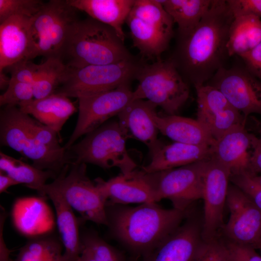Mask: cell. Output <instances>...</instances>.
I'll return each instance as SVG.
<instances>
[{
	"label": "cell",
	"mask_w": 261,
	"mask_h": 261,
	"mask_svg": "<svg viewBox=\"0 0 261 261\" xmlns=\"http://www.w3.org/2000/svg\"><path fill=\"white\" fill-rule=\"evenodd\" d=\"M259 133H260V138H261V129L259 131Z\"/></svg>",
	"instance_id": "681fc988"
},
{
	"label": "cell",
	"mask_w": 261,
	"mask_h": 261,
	"mask_svg": "<svg viewBox=\"0 0 261 261\" xmlns=\"http://www.w3.org/2000/svg\"><path fill=\"white\" fill-rule=\"evenodd\" d=\"M258 138L249 133L245 124L231 129L210 146V158L230 170L231 175L247 174L250 171V159Z\"/></svg>",
	"instance_id": "d6986e66"
},
{
	"label": "cell",
	"mask_w": 261,
	"mask_h": 261,
	"mask_svg": "<svg viewBox=\"0 0 261 261\" xmlns=\"http://www.w3.org/2000/svg\"><path fill=\"white\" fill-rule=\"evenodd\" d=\"M70 5L111 27L124 42L123 26L135 0H67Z\"/></svg>",
	"instance_id": "484cf974"
},
{
	"label": "cell",
	"mask_w": 261,
	"mask_h": 261,
	"mask_svg": "<svg viewBox=\"0 0 261 261\" xmlns=\"http://www.w3.org/2000/svg\"><path fill=\"white\" fill-rule=\"evenodd\" d=\"M230 182L241 190L261 210V186L247 174H232Z\"/></svg>",
	"instance_id": "8d00e7d4"
},
{
	"label": "cell",
	"mask_w": 261,
	"mask_h": 261,
	"mask_svg": "<svg viewBox=\"0 0 261 261\" xmlns=\"http://www.w3.org/2000/svg\"><path fill=\"white\" fill-rule=\"evenodd\" d=\"M208 159L171 169L144 172L159 202L169 199L173 207L186 211L194 202L202 199L203 177Z\"/></svg>",
	"instance_id": "8fae6325"
},
{
	"label": "cell",
	"mask_w": 261,
	"mask_h": 261,
	"mask_svg": "<svg viewBox=\"0 0 261 261\" xmlns=\"http://www.w3.org/2000/svg\"><path fill=\"white\" fill-rule=\"evenodd\" d=\"M44 3L40 0H0V24L14 15L32 18Z\"/></svg>",
	"instance_id": "d6a6232c"
},
{
	"label": "cell",
	"mask_w": 261,
	"mask_h": 261,
	"mask_svg": "<svg viewBox=\"0 0 261 261\" xmlns=\"http://www.w3.org/2000/svg\"><path fill=\"white\" fill-rule=\"evenodd\" d=\"M38 191L40 195L50 199L54 206L60 242L64 248L63 261H77L83 245L79 234L78 220L73 210L57 192L44 186Z\"/></svg>",
	"instance_id": "603a6c76"
},
{
	"label": "cell",
	"mask_w": 261,
	"mask_h": 261,
	"mask_svg": "<svg viewBox=\"0 0 261 261\" xmlns=\"http://www.w3.org/2000/svg\"><path fill=\"white\" fill-rule=\"evenodd\" d=\"M142 63L133 57L110 64L67 67L61 84L54 94L79 98L130 84L135 79Z\"/></svg>",
	"instance_id": "9c48e42d"
},
{
	"label": "cell",
	"mask_w": 261,
	"mask_h": 261,
	"mask_svg": "<svg viewBox=\"0 0 261 261\" xmlns=\"http://www.w3.org/2000/svg\"><path fill=\"white\" fill-rule=\"evenodd\" d=\"M108 226L114 236L135 257L148 253L174 232L188 214L157 203L134 206H106Z\"/></svg>",
	"instance_id": "7a4b0ae2"
},
{
	"label": "cell",
	"mask_w": 261,
	"mask_h": 261,
	"mask_svg": "<svg viewBox=\"0 0 261 261\" xmlns=\"http://www.w3.org/2000/svg\"><path fill=\"white\" fill-rule=\"evenodd\" d=\"M35 120L17 106H6L0 115L1 145L16 151L33 161V166L56 173L71 164L72 158L65 147L61 150L49 148L39 142L32 132Z\"/></svg>",
	"instance_id": "277c9868"
},
{
	"label": "cell",
	"mask_w": 261,
	"mask_h": 261,
	"mask_svg": "<svg viewBox=\"0 0 261 261\" xmlns=\"http://www.w3.org/2000/svg\"><path fill=\"white\" fill-rule=\"evenodd\" d=\"M157 107L148 100H135L117 115L128 137H132L144 143L151 157L163 145L158 139L159 130L153 119Z\"/></svg>",
	"instance_id": "44dd1931"
},
{
	"label": "cell",
	"mask_w": 261,
	"mask_h": 261,
	"mask_svg": "<svg viewBox=\"0 0 261 261\" xmlns=\"http://www.w3.org/2000/svg\"><path fill=\"white\" fill-rule=\"evenodd\" d=\"M5 215L4 213L0 216V261H9L10 251L7 248L3 238V228L4 221L5 220Z\"/></svg>",
	"instance_id": "ee69618b"
},
{
	"label": "cell",
	"mask_w": 261,
	"mask_h": 261,
	"mask_svg": "<svg viewBox=\"0 0 261 261\" xmlns=\"http://www.w3.org/2000/svg\"><path fill=\"white\" fill-rule=\"evenodd\" d=\"M231 174L230 169L217 160L210 158L207 160L202 197L204 203L202 234L205 242L221 235Z\"/></svg>",
	"instance_id": "5bb4252c"
},
{
	"label": "cell",
	"mask_w": 261,
	"mask_h": 261,
	"mask_svg": "<svg viewBox=\"0 0 261 261\" xmlns=\"http://www.w3.org/2000/svg\"><path fill=\"white\" fill-rule=\"evenodd\" d=\"M10 79L4 74L3 71L0 72V87L1 89H6L9 86Z\"/></svg>",
	"instance_id": "7dc6e473"
},
{
	"label": "cell",
	"mask_w": 261,
	"mask_h": 261,
	"mask_svg": "<svg viewBox=\"0 0 261 261\" xmlns=\"http://www.w3.org/2000/svg\"><path fill=\"white\" fill-rule=\"evenodd\" d=\"M82 245L83 249L77 261H96L90 249L83 244Z\"/></svg>",
	"instance_id": "bcb514c9"
},
{
	"label": "cell",
	"mask_w": 261,
	"mask_h": 261,
	"mask_svg": "<svg viewBox=\"0 0 261 261\" xmlns=\"http://www.w3.org/2000/svg\"><path fill=\"white\" fill-rule=\"evenodd\" d=\"M205 84L219 90L246 120L251 114L261 115V81L244 66L222 67Z\"/></svg>",
	"instance_id": "9a60e30c"
},
{
	"label": "cell",
	"mask_w": 261,
	"mask_h": 261,
	"mask_svg": "<svg viewBox=\"0 0 261 261\" xmlns=\"http://www.w3.org/2000/svg\"><path fill=\"white\" fill-rule=\"evenodd\" d=\"M31 18L14 15L0 24V72L27 59Z\"/></svg>",
	"instance_id": "7402d4cb"
},
{
	"label": "cell",
	"mask_w": 261,
	"mask_h": 261,
	"mask_svg": "<svg viewBox=\"0 0 261 261\" xmlns=\"http://www.w3.org/2000/svg\"><path fill=\"white\" fill-rule=\"evenodd\" d=\"M153 119L159 131L175 142L211 146L215 141L197 119L157 113Z\"/></svg>",
	"instance_id": "4316f807"
},
{
	"label": "cell",
	"mask_w": 261,
	"mask_h": 261,
	"mask_svg": "<svg viewBox=\"0 0 261 261\" xmlns=\"http://www.w3.org/2000/svg\"><path fill=\"white\" fill-rule=\"evenodd\" d=\"M62 246L48 234L30 238L20 249L15 261H53L62 256Z\"/></svg>",
	"instance_id": "4dcf8cb0"
},
{
	"label": "cell",
	"mask_w": 261,
	"mask_h": 261,
	"mask_svg": "<svg viewBox=\"0 0 261 261\" xmlns=\"http://www.w3.org/2000/svg\"><path fill=\"white\" fill-rule=\"evenodd\" d=\"M46 196H29L17 198L12 209L14 228L29 238L49 234L55 225L52 210Z\"/></svg>",
	"instance_id": "ffe728a7"
},
{
	"label": "cell",
	"mask_w": 261,
	"mask_h": 261,
	"mask_svg": "<svg viewBox=\"0 0 261 261\" xmlns=\"http://www.w3.org/2000/svg\"><path fill=\"white\" fill-rule=\"evenodd\" d=\"M251 177L256 183L261 186V174L251 175Z\"/></svg>",
	"instance_id": "c3c4849f"
},
{
	"label": "cell",
	"mask_w": 261,
	"mask_h": 261,
	"mask_svg": "<svg viewBox=\"0 0 261 261\" xmlns=\"http://www.w3.org/2000/svg\"><path fill=\"white\" fill-rule=\"evenodd\" d=\"M15 180L5 173L0 171V193L6 192L7 189L12 186L18 185Z\"/></svg>",
	"instance_id": "f6af8a7d"
},
{
	"label": "cell",
	"mask_w": 261,
	"mask_h": 261,
	"mask_svg": "<svg viewBox=\"0 0 261 261\" xmlns=\"http://www.w3.org/2000/svg\"><path fill=\"white\" fill-rule=\"evenodd\" d=\"M166 12L177 25L176 34H183L192 30L210 9L213 0H160Z\"/></svg>",
	"instance_id": "f1b7e54d"
},
{
	"label": "cell",
	"mask_w": 261,
	"mask_h": 261,
	"mask_svg": "<svg viewBox=\"0 0 261 261\" xmlns=\"http://www.w3.org/2000/svg\"><path fill=\"white\" fill-rule=\"evenodd\" d=\"M234 17L225 0H213L199 24L190 31L176 34L168 59L184 80L194 87L206 84L229 56L227 44Z\"/></svg>",
	"instance_id": "6da1fadb"
},
{
	"label": "cell",
	"mask_w": 261,
	"mask_h": 261,
	"mask_svg": "<svg viewBox=\"0 0 261 261\" xmlns=\"http://www.w3.org/2000/svg\"><path fill=\"white\" fill-rule=\"evenodd\" d=\"M226 246L228 261H261V255L256 250L230 242L222 237Z\"/></svg>",
	"instance_id": "74e56055"
},
{
	"label": "cell",
	"mask_w": 261,
	"mask_h": 261,
	"mask_svg": "<svg viewBox=\"0 0 261 261\" xmlns=\"http://www.w3.org/2000/svg\"><path fill=\"white\" fill-rule=\"evenodd\" d=\"M198 261H228L226 246L221 236L206 242Z\"/></svg>",
	"instance_id": "ab89813d"
},
{
	"label": "cell",
	"mask_w": 261,
	"mask_h": 261,
	"mask_svg": "<svg viewBox=\"0 0 261 261\" xmlns=\"http://www.w3.org/2000/svg\"><path fill=\"white\" fill-rule=\"evenodd\" d=\"M33 98V85L10 81L6 91L0 96V105L18 106L20 103Z\"/></svg>",
	"instance_id": "e575fe53"
},
{
	"label": "cell",
	"mask_w": 261,
	"mask_h": 261,
	"mask_svg": "<svg viewBox=\"0 0 261 261\" xmlns=\"http://www.w3.org/2000/svg\"><path fill=\"white\" fill-rule=\"evenodd\" d=\"M197 95V120L217 140L246 120L218 89L207 84L194 87Z\"/></svg>",
	"instance_id": "e0dca14e"
},
{
	"label": "cell",
	"mask_w": 261,
	"mask_h": 261,
	"mask_svg": "<svg viewBox=\"0 0 261 261\" xmlns=\"http://www.w3.org/2000/svg\"><path fill=\"white\" fill-rule=\"evenodd\" d=\"M41 67L30 60L23 59L8 67L10 73V81L29 83L33 85Z\"/></svg>",
	"instance_id": "d590c367"
},
{
	"label": "cell",
	"mask_w": 261,
	"mask_h": 261,
	"mask_svg": "<svg viewBox=\"0 0 261 261\" xmlns=\"http://www.w3.org/2000/svg\"><path fill=\"white\" fill-rule=\"evenodd\" d=\"M210 146L178 142L163 145L142 170L146 173H154L207 160L210 158Z\"/></svg>",
	"instance_id": "d4e9b609"
},
{
	"label": "cell",
	"mask_w": 261,
	"mask_h": 261,
	"mask_svg": "<svg viewBox=\"0 0 261 261\" xmlns=\"http://www.w3.org/2000/svg\"><path fill=\"white\" fill-rule=\"evenodd\" d=\"M77 9L67 0H50L30 19L27 59L59 58L69 29L78 19Z\"/></svg>",
	"instance_id": "ba28073f"
},
{
	"label": "cell",
	"mask_w": 261,
	"mask_h": 261,
	"mask_svg": "<svg viewBox=\"0 0 261 261\" xmlns=\"http://www.w3.org/2000/svg\"><path fill=\"white\" fill-rule=\"evenodd\" d=\"M32 132L39 142L50 148L61 150L64 148L59 144L57 132L46 125L35 121Z\"/></svg>",
	"instance_id": "60d3db41"
},
{
	"label": "cell",
	"mask_w": 261,
	"mask_h": 261,
	"mask_svg": "<svg viewBox=\"0 0 261 261\" xmlns=\"http://www.w3.org/2000/svg\"><path fill=\"white\" fill-rule=\"evenodd\" d=\"M260 250L261 255V248L260 249Z\"/></svg>",
	"instance_id": "f907efd6"
},
{
	"label": "cell",
	"mask_w": 261,
	"mask_h": 261,
	"mask_svg": "<svg viewBox=\"0 0 261 261\" xmlns=\"http://www.w3.org/2000/svg\"><path fill=\"white\" fill-rule=\"evenodd\" d=\"M135 79L138 85L133 91V100L146 99L167 115H177L189 98L188 84L168 59L151 64L142 62Z\"/></svg>",
	"instance_id": "5b68a950"
},
{
	"label": "cell",
	"mask_w": 261,
	"mask_h": 261,
	"mask_svg": "<svg viewBox=\"0 0 261 261\" xmlns=\"http://www.w3.org/2000/svg\"><path fill=\"white\" fill-rule=\"evenodd\" d=\"M126 23L142 56L161 60L174 36V23L160 0H135Z\"/></svg>",
	"instance_id": "8992f818"
},
{
	"label": "cell",
	"mask_w": 261,
	"mask_h": 261,
	"mask_svg": "<svg viewBox=\"0 0 261 261\" xmlns=\"http://www.w3.org/2000/svg\"><path fill=\"white\" fill-rule=\"evenodd\" d=\"M0 170L18 184H24L29 188L37 191L46 184L49 178L55 177V173L53 171L38 169L1 152Z\"/></svg>",
	"instance_id": "f546056e"
},
{
	"label": "cell",
	"mask_w": 261,
	"mask_h": 261,
	"mask_svg": "<svg viewBox=\"0 0 261 261\" xmlns=\"http://www.w3.org/2000/svg\"><path fill=\"white\" fill-rule=\"evenodd\" d=\"M234 18L253 15L261 18V0H227Z\"/></svg>",
	"instance_id": "f35d334b"
},
{
	"label": "cell",
	"mask_w": 261,
	"mask_h": 261,
	"mask_svg": "<svg viewBox=\"0 0 261 261\" xmlns=\"http://www.w3.org/2000/svg\"><path fill=\"white\" fill-rule=\"evenodd\" d=\"M78 99L79 113L75 129L64 147L69 150L81 136L95 130L118 115L133 101L130 84Z\"/></svg>",
	"instance_id": "7c38bea8"
},
{
	"label": "cell",
	"mask_w": 261,
	"mask_h": 261,
	"mask_svg": "<svg viewBox=\"0 0 261 261\" xmlns=\"http://www.w3.org/2000/svg\"><path fill=\"white\" fill-rule=\"evenodd\" d=\"M226 204L230 211L221 236L232 243L261 248V210L238 188L229 184Z\"/></svg>",
	"instance_id": "4fadbf2b"
},
{
	"label": "cell",
	"mask_w": 261,
	"mask_h": 261,
	"mask_svg": "<svg viewBox=\"0 0 261 261\" xmlns=\"http://www.w3.org/2000/svg\"><path fill=\"white\" fill-rule=\"evenodd\" d=\"M18 106L22 112L32 115L58 134L66 121L76 111L68 97L57 94L41 99L33 98L20 103Z\"/></svg>",
	"instance_id": "cb8c5ba5"
},
{
	"label": "cell",
	"mask_w": 261,
	"mask_h": 261,
	"mask_svg": "<svg viewBox=\"0 0 261 261\" xmlns=\"http://www.w3.org/2000/svg\"><path fill=\"white\" fill-rule=\"evenodd\" d=\"M252 175L261 174V138H258L251 155L250 162Z\"/></svg>",
	"instance_id": "7bdbcfd3"
},
{
	"label": "cell",
	"mask_w": 261,
	"mask_h": 261,
	"mask_svg": "<svg viewBox=\"0 0 261 261\" xmlns=\"http://www.w3.org/2000/svg\"><path fill=\"white\" fill-rule=\"evenodd\" d=\"M66 165L51 183L44 186L59 194L83 220L108 225L104 200L95 182L86 174L85 163Z\"/></svg>",
	"instance_id": "30bf717a"
},
{
	"label": "cell",
	"mask_w": 261,
	"mask_h": 261,
	"mask_svg": "<svg viewBox=\"0 0 261 261\" xmlns=\"http://www.w3.org/2000/svg\"><path fill=\"white\" fill-rule=\"evenodd\" d=\"M67 67L58 58H48L43 63L33 84L34 98L41 99L54 94L61 84Z\"/></svg>",
	"instance_id": "1f68e13d"
},
{
	"label": "cell",
	"mask_w": 261,
	"mask_h": 261,
	"mask_svg": "<svg viewBox=\"0 0 261 261\" xmlns=\"http://www.w3.org/2000/svg\"><path fill=\"white\" fill-rule=\"evenodd\" d=\"M106 206L129 203H157L156 193L141 170L120 174L107 181L97 178L95 181Z\"/></svg>",
	"instance_id": "ac0fdd59"
},
{
	"label": "cell",
	"mask_w": 261,
	"mask_h": 261,
	"mask_svg": "<svg viewBox=\"0 0 261 261\" xmlns=\"http://www.w3.org/2000/svg\"><path fill=\"white\" fill-rule=\"evenodd\" d=\"M128 136L118 121L105 123L86 134L80 142L68 150L73 162L88 163L103 169L117 167L128 174L137 164L128 153L126 141Z\"/></svg>",
	"instance_id": "52a82bcc"
},
{
	"label": "cell",
	"mask_w": 261,
	"mask_h": 261,
	"mask_svg": "<svg viewBox=\"0 0 261 261\" xmlns=\"http://www.w3.org/2000/svg\"><path fill=\"white\" fill-rule=\"evenodd\" d=\"M81 240L90 249L96 261H124L117 250L96 235L87 234L81 237Z\"/></svg>",
	"instance_id": "836d02e7"
},
{
	"label": "cell",
	"mask_w": 261,
	"mask_h": 261,
	"mask_svg": "<svg viewBox=\"0 0 261 261\" xmlns=\"http://www.w3.org/2000/svg\"><path fill=\"white\" fill-rule=\"evenodd\" d=\"M202 228L203 222L188 214L174 232L142 257V261H198L206 243Z\"/></svg>",
	"instance_id": "2e32d148"
},
{
	"label": "cell",
	"mask_w": 261,
	"mask_h": 261,
	"mask_svg": "<svg viewBox=\"0 0 261 261\" xmlns=\"http://www.w3.org/2000/svg\"><path fill=\"white\" fill-rule=\"evenodd\" d=\"M239 57L248 72L261 81V42L252 49Z\"/></svg>",
	"instance_id": "b9f144b4"
},
{
	"label": "cell",
	"mask_w": 261,
	"mask_h": 261,
	"mask_svg": "<svg viewBox=\"0 0 261 261\" xmlns=\"http://www.w3.org/2000/svg\"><path fill=\"white\" fill-rule=\"evenodd\" d=\"M261 42V18L253 15L234 17L227 44L229 57L238 56L252 49Z\"/></svg>",
	"instance_id": "83f0119b"
},
{
	"label": "cell",
	"mask_w": 261,
	"mask_h": 261,
	"mask_svg": "<svg viewBox=\"0 0 261 261\" xmlns=\"http://www.w3.org/2000/svg\"><path fill=\"white\" fill-rule=\"evenodd\" d=\"M110 26L91 17L71 26L58 58L69 68L117 63L134 57Z\"/></svg>",
	"instance_id": "3957f363"
}]
</instances>
